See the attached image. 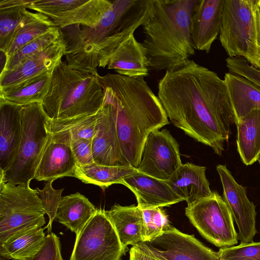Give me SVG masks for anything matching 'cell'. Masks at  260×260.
Wrapping results in <instances>:
<instances>
[{
    "label": "cell",
    "instance_id": "1",
    "mask_svg": "<svg viewBox=\"0 0 260 260\" xmlns=\"http://www.w3.org/2000/svg\"><path fill=\"white\" fill-rule=\"evenodd\" d=\"M158 98L171 122L221 156L236 120L226 83L214 72L189 60L166 71Z\"/></svg>",
    "mask_w": 260,
    "mask_h": 260
},
{
    "label": "cell",
    "instance_id": "2",
    "mask_svg": "<svg viewBox=\"0 0 260 260\" xmlns=\"http://www.w3.org/2000/svg\"><path fill=\"white\" fill-rule=\"evenodd\" d=\"M98 79L115 117L120 166L137 169L148 135L168 124V117L144 77L107 73Z\"/></svg>",
    "mask_w": 260,
    "mask_h": 260
},
{
    "label": "cell",
    "instance_id": "3",
    "mask_svg": "<svg viewBox=\"0 0 260 260\" xmlns=\"http://www.w3.org/2000/svg\"><path fill=\"white\" fill-rule=\"evenodd\" d=\"M199 0H153L151 14L142 25L141 43L149 69L173 71L184 66L195 53L190 21Z\"/></svg>",
    "mask_w": 260,
    "mask_h": 260
},
{
    "label": "cell",
    "instance_id": "4",
    "mask_svg": "<svg viewBox=\"0 0 260 260\" xmlns=\"http://www.w3.org/2000/svg\"><path fill=\"white\" fill-rule=\"evenodd\" d=\"M96 75L70 68L62 60L54 68L47 94L42 102L51 120H64L96 114L104 92Z\"/></svg>",
    "mask_w": 260,
    "mask_h": 260
},
{
    "label": "cell",
    "instance_id": "5",
    "mask_svg": "<svg viewBox=\"0 0 260 260\" xmlns=\"http://www.w3.org/2000/svg\"><path fill=\"white\" fill-rule=\"evenodd\" d=\"M153 0H115L94 26H82L81 35L88 50L101 58L134 34L152 13Z\"/></svg>",
    "mask_w": 260,
    "mask_h": 260
},
{
    "label": "cell",
    "instance_id": "6",
    "mask_svg": "<svg viewBox=\"0 0 260 260\" xmlns=\"http://www.w3.org/2000/svg\"><path fill=\"white\" fill-rule=\"evenodd\" d=\"M219 35L230 57L260 70V0H224Z\"/></svg>",
    "mask_w": 260,
    "mask_h": 260
},
{
    "label": "cell",
    "instance_id": "7",
    "mask_svg": "<svg viewBox=\"0 0 260 260\" xmlns=\"http://www.w3.org/2000/svg\"><path fill=\"white\" fill-rule=\"evenodd\" d=\"M48 117L42 103L23 107L22 135L16 155L10 167L0 171V181L15 185L29 184L50 139Z\"/></svg>",
    "mask_w": 260,
    "mask_h": 260
},
{
    "label": "cell",
    "instance_id": "8",
    "mask_svg": "<svg viewBox=\"0 0 260 260\" xmlns=\"http://www.w3.org/2000/svg\"><path fill=\"white\" fill-rule=\"evenodd\" d=\"M45 214L36 189L29 184L0 181V244L17 233L43 226Z\"/></svg>",
    "mask_w": 260,
    "mask_h": 260
},
{
    "label": "cell",
    "instance_id": "9",
    "mask_svg": "<svg viewBox=\"0 0 260 260\" xmlns=\"http://www.w3.org/2000/svg\"><path fill=\"white\" fill-rule=\"evenodd\" d=\"M185 212L202 237L215 246L222 248L238 243V235L231 213L217 192L187 205Z\"/></svg>",
    "mask_w": 260,
    "mask_h": 260
},
{
    "label": "cell",
    "instance_id": "10",
    "mask_svg": "<svg viewBox=\"0 0 260 260\" xmlns=\"http://www.w3.org/2000/svg\"><path fill=\"white\" fill-rule=\"evenodd\" d=\"M125 252L106 211L97 209L76 236L70 260H120Z\"/></svg>",
    "mask_w": 260,
    "mask_h": 260
},
{
    "label": "cell",
    "instance_id": "11",
    "mask_svg": "<svg viewBox=\"0 0 260 260\" xmlns=\"http://www.w3.org/2000/svg\"><path fill=\"white\" fill-rule=\"evenodd\" d=\"M112 6L108 0H32L27 9L48 16L59 28L73 24L92 27Z\"/></svg>",
    "mask_w": 260,
    "mask_h": 260
},
{
    "label": "cell",
    "instance_id": "12",
    "mask_svg": "<svg viewBox=\"0 0 260 260\" xmlns=\"http://www.w3.org/2000/svg\"><path fill=\"white\" fill-rule=\"evenodd\" d=\"M135 246L158 260H219L218 252L172 225L161 235Z\"/></svg>",
    "mask_w": 260,
    "mask_h": 260
},
{
    "label": "cell",
    "instance_id": "13",
    "mask_svg": "<svg viewBox=\"0 0 260 260\" xmlns=\"http://www.w3.org/2000/svg\"><path fill=\"white\" fill-rule=\"evenodd\" d=\"M182 165L177 141L167 129H157L146 140L137 169L150 176L167 181Z\"/></svg>",
    "mask_w": 260,
    "mask_h": 260
},
{
    "label": "cell",
    "instance_id": "14",
    "mask_svg": "<svg viewBox=\"0 0 260 260\" xmlns=\"http://www.w3.org/2000/svg\"><path fill=\"white\" fill-rule=\"evenodd\" d=\"M216 170L223 188V199L238 227L240 243L253 242L256 234L254 204L249 200L246 187L237 182L226 165H217Z\"/></svg>",
    "mask_w": 260,
    "mask_h": 260
},
{
    "label": "cell",
    "instance_id": "15",
    "mask_svg": "<svg viewBox=\"0 0 260 260\" xmlns=\"http://www.w3.org/2000/svg\"><path fill=\"white\" fill-rule=\"evenodd\" d=\"M99 67L107 68L123 76L139 78L149 75L145 49L134 34L105 56L99 58Z\"/></svg>",
    "mask_w": 260,
    "mask_h": 260
},
{
    "label": "cell",
    "instance_id": "16",
    "mask_svg": "<svg viewBox=\"0 0 260 260\" xmlns=\"http://www.w3.org/2000/svg\"><path fill=\"white\" fill-rule=\"evenodd\" d=\"M224 0H199L190 21L195 49L209 53L219 34Z\"/></svg>",
    "mask_w": 260,
    "mask_h": 260
},
{
    "label": "cell",
    "instance_id": "17",
    "mask_svg": "<svg viewBox=\"0 0 260 260\" xmlns=\"http://www.w3.org/2000/svg\"><path fill=\"white\" fill-rule=\"evenodd\" d=\"M121 184L134 193L141 209L169 206L184 201L167 181L139 171L124 178Z\"/></svg>",
    "mask_w": 260,
    "mask_h": 260
},
{
    "label": "cell",
    "instance_id": "18",
    "mask_svg": "<svg viewBox=\"0 0 260 260\" xmlns=\"http://www.w3.org/2000/svg\"><path fill=\"white\" fill-rule=\"evenodd\" d=\"M92 151L96 164L120 166L116 122L111 105L105 97L98 113L95 132L92 139Z\"/></svg>",
    "mask_w": 260,
    "mask_h": 260
},
{
    "label": "cell",
    "instance_id": "19",
    "mask_svg": "<svg viewBox=\"0 0 260 260\" xmlns=\"http://www.w3.org/2000/svg\"><path fill=\"white\" fill-rule=\"evenodd\" d=\"M66 47L62 36L47 48L30 56L12 69L0 75V87L18 83L44 72L52 70L65 55Z\"/></svg>",
    "mask_w": 260,
    "mask_h": 260
},
{
    "label": "cell",
    "instance_id": "20",
    "mask_svg": "<svg viewBox=\"0 0 260 260\" xmlns=\"http://www.w3.org/2000/svg\"><path fill=\"white\" fill-rule=\"evenodd\" d=\"M23 106L0 98V171L14 160L22 135Z\"/></svg>",
    "mask_w": 260,
    "mask_h": 260
},
{
    "label": "cell",
    "instance_id": "21",
    "mask_svg": "<svg viewBox=\"0 0 260 260\" xmlns=\"http://www.w3.org/2000/svg\"><path fill=\"white\" fill-rule=\"evenodd\" d=\"M76 166L70 145L54 141L51 136L34 179L48 182L64 177H73Z\"/></svg>",
    "mask_w": 260,
    "mask_h": 260
},
{
    "label": "cell",
    "instance_id": "22",
    "mask_svg": "<svg viewBox=\"0 0 260 260\" xmlns=\"http://www.w3.org/2000/svg\"><path fill=\"white\" fill-rule=\"evenodd\" d=\"M206 167L190 162L182 164L175 174L167 181L173 190L187 205L209 197L213 191L206 176Z\"/></svg>",
    "mask_w": 260,
    "mask_h": 260
},
{
    "label": "cell",
    "instance_id": "23",
    "mask_svg": "<svg viewBox=\"0 0 260 260\" xmlns=\"http://www.w3.org/2000/svg\"><path fill=\"white\" fill-rule=\"evenodd\" d=\"M66 47L68 65L73 69L86 74H98V55L89 52L83 38L80 24L60 28Z\"/></svg>",
    "mask_w": 260,
    "mask_h": 260
},
{
    "label": "cell",
    "instance_id": "24",
    "mask_svg": "<svg viewBox=\"0 0 260 260\" xmlns=\"http://www.w3.org/2000/svg\"><path fill=\"white\" fill-rule=\"evenodd\" d=\"M106 212L125 251L128 245L142 241L143 213L138 206L116 204Z\"/></svg>",
    "mask_w": 260,
    "mask_h": 260
},
{
    "label": "cell",
    "instance_id": "25",
    "mask_svg": "<svg viewBox=\"0 0 260 260\" xmlns=\"http://www.w3.org/2000/svg\"><path fill=\"white\" fill-rule=\"evenodd\" d=\"M224 80L236 122L251 111L260 110V87L247 78L230 72L225 74Z\"/></svg>",
    "mask_w": 260,
    "mask_h": 260
},
{
    "label": "cell",
    "instance_id": "26",
    "mask_svg": "<svg viewBox=\"0 0 260 260\" xmlns=\"http://www.w3.org/2000/svg\"><path fill=\"white\" fill-rule=\"evenodd\" d=\"M53 69L14 85L0 87V98L23 107L42 103L48 92Z\"/></svg>",
    "mask_w": 260,
    "mask_h": 260
},
{
    "label": "cell",
    "instance_id": "27",
    "mask_svg": "<svg viewBox=\"0 0 260 260\" xmlns=\"http://www.w3.org/2000/svg\"><path fill=\"white\" fill-rule=\"evenodd\" d=\"M96 210L85 196L77 192L62 197L55 219L77 236Z\"/></svg>",
    "mask_w": 260,
    "mask_h": 260
},
{
    "label": "cell",
    "instance_id": "28",
    "mask_svg": "<svg viewBox=\"0 0 260 260\" xmlns=\"http://www.w3.org/2000/svg\"><path fill=\"white\" fill-rule=\"evenodd\" d=\"M236 125L238 152L246 166L251 165L260 154V110L251 111Z\"/></svg>",
    "mask_w": 260,
    "mask_h": 260
},
{
    "label": "cell",
    "instance_id": "29",
    "mask_svg": "<svg viewBox=\"0 0 260 260\" xmlns=\"http://www.w3.org/2000/svg\"><path fill=\"white\" fill-rule=\"evenodd\" d=\"M42 227L17 233L0 244V255L12 260H29L41 249L46 236Z\"/></svg>",
    "mask_w": 260,
    "mask_h": 260
},
{
    "label": "cell",
    "instance_id": "30",
    "mask_svg": "<svg viewBox=\"0 0 260 260\" xmlns=\"http://www.w3.org/2000/svg\"><path fill=\"white\" fill-rule=\"evenodd\" d=\"M98 113L64 120H51L48 118L47 129L53 140L69 145L71 140L76 139L92 140L95 132Z\"/></svg>",
    "mask_w": 260,
    "mask_h": 260
},
{
    "label": "cell",
    "instance_id": "31",
    "mask_svg": "<svg viewBox=\"0 0 260 260\" xmlns=\"http://www.w3.org/2000/svg\"><path fill=\"white\" fill-rule=\"evenodd\" d=\"M54 26L52 21L46 15L28 10L3 52L6 60L26 44Z\"/></svg>",
    "mask_w": 260,
    "mask_h": 260
},
{
    "label": "cell",
    "instance_id": "32",
    "mask_svg": "<svg viewBox=\"0 0 260 260\" xmlns=\"http://www.w3.org/2000/svg\"><path fill=\"white\" fill-rule=\"evenodd\" d=\"M138 170L129 166H104L93 163L78 166L75 169L73 177L86 184L99 186L103 190L114 184H121L122 180Z\"/></svg>",
    "mask_w": 260,
    "mask_h": 260
},
{
    "label": "cell",
    "instance_id": "33",
    "mask_svg": "<svg viewBox=\"0 0 260 260\" xmlns=\"http://www.w3.org/2000/svg\"><path fill=\"white\" fill-rule=\"evenodd\" d=\"M32 1H0V50L4 52Z\"/></svg>",
    "mask_w": 260,
    "mask_h": 260
},
{
    "label": "cell",
    "instance_id": "34",
    "mask_svg": "<svg viewBox=\"0 0 260 260\" xmlns=\"http://www.w3.org/2000/svg\"><path fill=\"white\" fill-rule=\"evenodd\" d=\"M61 36L60 28L53 27L45 34L26 44L7 59L1 72L12 69L26 58L47 48Z\"/></svg>",
    "mask_w": 260,
    "mask_h": 260
},
{
    "label": "cell",
    "instance_id": "35",
    "mask_svg": "<svg viewBox=\"0 0 260 260\" xmlns=\"http://www.w3.org/2000/svg\"><path fill=\"white\" fill-rule=\"evenodd\" d=\"M143 217L142 241H148L161 235L171 225L161 207L142 209Z\"/></svg>",
    "mask_w": 260,
    "mask_h": 260
},
{
    "label": "cell",
    "instance_id": "36",
    "mask_svg": "<svg viewBox=\"0 0 260 260\" xmlns=\"http://www.w3.org/2000/svg\"><path fill=\"white\" fill-rule=\"evenodd\" d=\"M53 181L47 182L42 189L36 188L37 194L41 199L49 221L46 228L48 234L51 232L52 225L55 219L57 210L62 198L61 194L63 188L55 189L52 187Z\"/></svg>",
    "mask_w": 260,
    "mask_h": 260
},
{
    "label": "cell",
    "instance_id": "37",
    "mask_svg": "<svg viewBox=\"0 0 260 260\" xmlns=\"http://www.w3.org/2000/svg\"><path fill=\"white\" fill-rule=\"evenodd\" d=\"M219 260H260V242L220 248Z\"/></svg>",
    "mask_w": 260,
    "mask_h": 260
},
{
    "label": "cell",
    "instance_id": "38",
    "mask_svg": "<svg viewBox=\"0 0 260 260\" xmlns=\"http://www.w3.org/2000/svg\"><path fill=\"white\" fill-rule=\"evenodd\" d=\"M29 260H64L59 238L52 232L48 234L41 249Z\"/></svg>",
    "mask_w": 260,
    "mask_h": 260
},
{
    "label": "cell",
    "instance_id": "39",
    "mask_svg": "<svg viewBox=\"0 0 260 260\" xmlns=\"http://www.w3.org/2000/svg\"><path fill=\"white\" fill-rule=\"evenodd\" d=\"M70 145L77 166H84L94 163L92 151V140L76 139L70 141Z\"/></svg>",
    "mask_w": 260,
    "mask_h": 260
},
{
    "label": "cell",
    "instance_id": "40",
    "mask_svg": "<svg viewBox=\"0 0 260 260\" xmlns=\"http://www.w3.org/2000/svg\"><path fill=\"white\" fill-rule=\"evenodd\" d=\"M129 260H158L142 251L135 245L129 250Z\"/></svg>",
    "mask_w": 260,
    "mask_h": 260
},
{
    "label": "cell",
    "instance_id": "41",
    "mask_svg": "<svg viewBox=\"0 0 260 260\" xmlns=\"http://www.w3.org/2000/svg\"><path fill=\"white\" fill-rule=\"evenodd\" d=\"M0 260H11V259L0 255Z\"/></svg>",
    "mask_w": 260,
    "mask_h": 260
},
{
    "label": "cell",
    "instance_id": "42",
    "mask_svg": "<svg viewBox=\"0 0 260 260\" xmlns=\"http://www.w3.org/2000/svg\"><path fill=\"white\" fill-rule=\"evenodd\" d=\"M257 161H258V162H259V164H260V154H259V155H258V158H257Z\"/></svg>",
    "mask_w": 260,
    "mask_h": 260
}]
</instances>
